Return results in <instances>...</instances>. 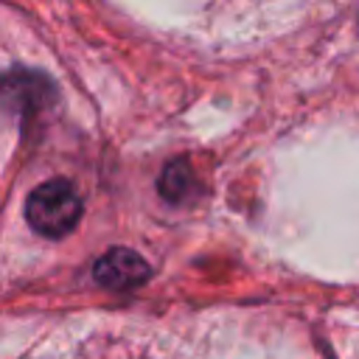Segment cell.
Masks as SVG:
<instances>
[{
	"instance_id": "6da1fadb",
	"label": "cell",
	"mask_w": 359,
	"mask_h": 359,
	"mask_svg": "<svg viewBox=\"0 0 359 359\" xmlns=\"http://www.w3.org/2000/svg\"><path fill=\"white\" fill-rule=\"evenodd\" d=\"M25 216L31 227L48 238H62L67 236L79 219H81V199L76 188L65 180H50L42 182L25 205Z\"/></svg>"
},
{
	"instance_id": "7a4b0ae2",
	"label": "cell",
	"mask_w": 359,
	"mask_h": 359,
	"mask_svg": "<svg viewBox=\"0 0 359 359\" xmlns=\"http://www.w3.org/2000/svg\"><path fill=\"white\" fill-rule=\"evenodd\" d=\"M146 278H149V264L126 247H115L95 261V280L107 289H115V292L135 289Z\"/></svg>"
}]
</instances>
